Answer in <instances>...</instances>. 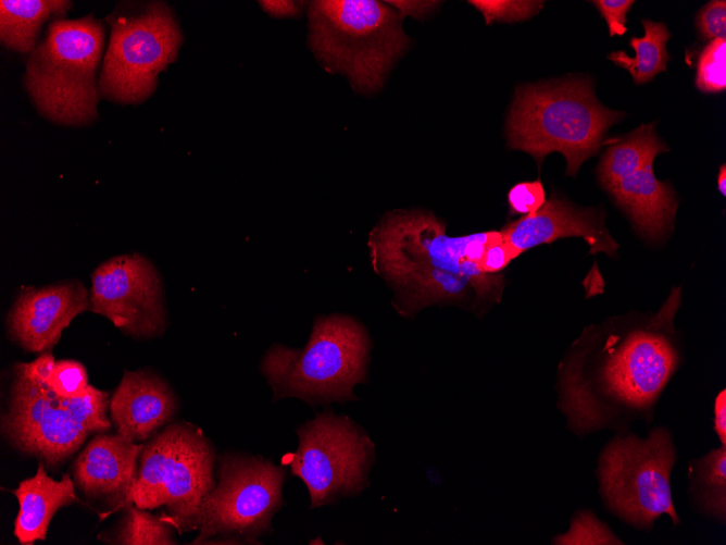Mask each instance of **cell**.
I'll use <instances>...</instances> for the list:
<instances>
[{
	"instance_id": "6da1fadb",
	"label": "cell",
	"mask_w": 726,
	"mask_h": 545,
	"mask_svg": "<svg viewBox=\"0 0 726 545\" xmlns=\"http://www.w3.org/2000/svg\"><path fill=\"white\" fill-rule=\"evenodd\" d=\"M678 290L643 322L588 330L562 361L558 406L578 437L604 429L626 432L637 420L651 422L680 360L673 329Z\"/></svg>"
},
{
	"instance_id": "7a4b0ae2",
	"label": "cell",
	"mask_w": 726,
	"mask_h": 545,
	"mask_svg": "<svg viewBox=\"0 0 726 545\" xmlns=\"http://www.w3.org/2000/svg\"><path fill=\"white\" fill-rule=\"evenodd\" d=\"M622 117V112L600 104L588 80L525 84L516 88L506 117V143L531 154L538 164L550 152L562 153L566 174L574 177Z\"/></svg>"
},
{
	"instance_id": "3957f363",
	"label": "cell",
	"mask_w": 726,
	"mask_h": 545,
	"mask_svg": "<svg viewBox=\"0 0 726 545\" xmlns=\"http://www.w3.org/2000/svg\"><path fill=\"white\" fill-rule=\"evenodd\" d=\"M371 338L365 327L345 314L315 319L302 348L273 344L261 362V372L273 391V400L293 397L309 405L354 400L353 388L366 381Z\"/></svg>"
},
{
	"instance_id": "277c9868",
	"label": "cell",
	"mask_w": 726,
	"mask_h": 545,
	"mask_svg": "<svg viewBox=\"0 0 726 545\" xmlns=\"http://www.w3.org/2000/svg\"><path fill=\"white\" fill-rule=\"evenodd\" d=\"M403 17L386 1H312L310 46L326 70L346 75L356 91L373 92L408 48Z\"/></svg>"
},
{
	"instance_id": "5b68a950",
	"label": "cell",
	"mask_w": 726,
	"mask_h": 545,
	"mask_svg": "<svg viewBox=\"0 0 726 545\" xmlns=\"http://www.w3.org/2000/svg\"><path fill=\"white\" fill-rule=\"evenodd\" d=\"M104 34L103 23L92 14L52 20L27 60L23 79L41 115L62 125H85L97 119L101 96L97 71Z\"/></svg>"
},
{
	"instance_id": "8992f818",
	"label": "cell",
	"mask_w": 726,
	"mask_h": 545,
	"mask_svg": "<svg viewBox=\"0 0 726 545\" xmlns=\"http://www.w3.org/2000/svg\"><path fill=\"white\" fill-rule=\"evenodd\" d=\"M501 236L489 231L448 236L446 224L418 210L387 213L370 234L372 265L388 283L420 268L438 269L467 280L478 301L499 300L501 274H486L480 260L487 245Z\"/></svg>"
},
{
	"instance_id": "52a82bcc",
	"label": "cell",
	"mask_w": 726,
	"mask_h": 545,
	"mask_svg": "<svg viewBox=\"0 0 726 545\" xmlns=\"http://www.w3.org/2000/svg\"><path fill=\"white\" fill-rule=\"evenodd\" d=\"M215 454L201 430L187 422L167 424L139 455L129 504L166 508L163 518L178 533L198 529L203 498L215 485Z\"/></svg>"
},
{
	"instance_id": "ba28073f",
	"label": "cell",
	"mask_w": 726,
	"mask_h": 545,
	"mask_svg": "<svg viewBox=\"0 0 726 545\" xmlns=\"http://www.w3.org/2000/svg\"><path fill=\"white\" fill-rule=\"evenodd\" d=\"M676 459L666 428H655L644 438L618 432L598 458L597 478L605 509L639 530H650L662 515L678 524L671 490Z\"/></svg>"
},
{
	"instance_id": "9c48e42d",
	"label": "cell",
	"mask_w": 726,
	"mask_h": 545,
	"mask_svg": "<svg viewBox=\"0 0 726 545\" xmlns=\"http://www.w3.org/2000/svg\"><path fill=\"white\" fill-rule=\"evenodd\" d=\"M286 471L261 456L225 454L218 479L203 498L192 544H258L284 505Z\"/></svg>"
},
{
	"instance_id": "30bf717a",
	"label": "cell",
	"mask_w": 726,
	"mask_h": 545,
	"mask_svg": "<svg viewBox=\"0 0 726 545\" xmlns=\"http://www.w3.org/2000/svg\"><path fill=\"white\" fill-rule=\"evenodd\" d=\"M109 22L111 36L99 77L100 95L120 103H140L155 90L159 73L175 61L182 30L162 1Z\"/></svg>"
},
{
	"instance_id": "8fae6325",
	"label": "cell",
	"mask_w": 726,
	"mask_h": 545,
	"mask_svg": "<svg viewBox=\"0 0 726 545\" xmlns=\"http://www.w3.org/2000/svg\"><path fill=\"white\" fill-rule=\"evenodd\" d=\"M297 434L299 445L289 466L304 482L311 508L356 496L368 486L375 445L354 420L325 409L299 426Z\"/></svg>"
},
{
	"instance_id": "7c38bea8",
	"label": "cell",
	"mask_w": 726,
	"mask_h": 545,
	"mask_svg": "<svg viewBox=\"0 0 726 545\" xmlns=\"http://www.w3.org/2000/svg\"><path fill=\"white\" fill-rule=\"evenodd\" d=\"M7 442L49 467L70 458L91 434L50 386H40L13 373L8 410L1 417Z\"/></svg>"
},
{
	"instance_id": "4fadbf2b",
	"label": "cell",
	"mask_w": 726,
	"mask_h": 545,
	"mask_svg": "<svg viewBox=\"0 0 726 545\" xmlns=\"http://www.w3.org/2000/svg\"><path fill=\"white\" fill-rule=\"evenodd\" d=\"M89 310L136 338L161 335L166 326L161 278L141 255H121L91 274Z\"/></svg>"
},
{
	"instance_id": "5bb4252c",
	"label": "cell",
	"mask_w": 726,
	"mask_h": 545,
	"mask_svg": "<svg viewBox=\"0 0 726 545\" xmlns=\"http://www.w3.org/2000/svg\"><path fill=\"white\" fill-rule=\"evenodd\" d=\"M89 309V293L79 281L21 290L7 318L10 338L30 352H46L71 321Z\"/></svg>"
},
{
	"instance_id": "9a60e30c",
	"label": "cell",
	"mask_w": 726,
	"mask_h": 545,
	"mask_svg": "<svg viewBox=\"0 0 726 545\" xmlns=\"http://www.w3.org/2000/svg\"><path fill=\"white\" fill-rule=\"evenodd\" d=\"M500 233L517 256L541 244L573 236L587 241L590 255L603 251L612 257L618 247L604 226L603 213L576 208L555 194L534 214L508 223Z\"/></svg>"
},
{
	"instance_id": "2e32d148",
	"label": "cell",
	"mask_w": 726,
	"mask_h": 545,
	"mask_svg": "<svg viewBox=\"0 0 726 545\" xmlns=\"http://www.w3.org/2000/svg\"><path fill=\"white\" fill-rule=\"evenodd\" d=\"M141 449L142 444L118 433L95 436L74 461L75 485L91 500L128 507Z\"/></svg>"
},
{
	"instance_id": "e0dca14e",
	"label": "cell",
	"mask_w": 726,
	"mask_h": 545,
	"mask_svg": "<svg viewBox=\"0 0 726 545\" xmlns=\"http://www.w3.org/2000/svg\"><path fill=\"white\" fill-rule=\"evenodd\" d=\"M178 408L168 384L151 371H125L110 400L117 433L132 442L150 439Z\"/></svg>"
},
{
	"instance_id": "ac0fdd59",
	"label": "cell",
	"mask_w": 726,
	"mask_h": 545,
	"mask_svg": "<svg viewBox=\"0 0 726 545\" xmlns=\"http://www.w3.org/2000/svg\"><path fill=\"white\" fill-rule=\"evenodd\" d=\"M609 191L643 237L660 239L671 230L677 208L675 193L655 177L653 161L621 179Z\"/></svg>"
},
{
	"instance_id": "d6986e66",
	"label": "cell",
	"mask_w": 726,
	"mask_h": 545,
	"mask_svg": "<svg viewBox=\"0 0 726 545\" xmlns=\"http://www.w3.org/2000/svg\"><path fill=\"white\" fill-rule=\"evenodd\" d=\"M12 492L20 507L13 533L22 545L45 540L54 513L77 500L71 475L64 474L57 481L47 474L42 462L34 476L22 481Z\"/></svg>"
},
{
	"instance_id": "ffe728a7",
	"label": "cell",
	"mask_w": 726,
	"mask_h": 545,
	"mask_svg": "<svg viewBox=\"0 0 726 545\" xmlns=\"http://www.w3.org/2000/svg\"><path fill=\"white\" fill-rule=\"evenodd\" d=\"M389 284L395 290V308L405 318L434 304L464 301L473 289L467 280L434 268L405 272Z\"/></svg>"
},
{
	"instance_id": "44dd1931",
	"label": "cell",
	"mask_w": 726,
	"mask_h": 545,
	"mask_svg": "<svg viewBox=\"0 0 726 545\" xmlns=\"http://www.w3.org/2000/svg\"><path fill=\"white\" fill-rule=\"evenodd\" d=\"M72 7L66 0H1V42L11 50L32 53L42 24L51 16H64Z\"/></svg>"
},
{
	"instance_id": "7402d4cb",
	"label": "cell",
	"mask_w": 726,
	"mask_h": 545,
	"mask_svg": "<svg viewBox=\"0 0 726 545\" xmlns=\"http://www.w3.org/2000/svg\"><path fill=\"white\" fill-rule=\"evenodd\" d=\"M667 150L668 147L658 137L653 124H643L608 148L598 166L599 181L611 190L621 179Z\"/></svg>"
},
{
	"instance_id": "603a6c76",
	"label": "cell",
	"mask_w": 726,
	"mask_h": 545,
	"mask_svg": "<svg viewBox=\"0 0 726 545\" xmlns=\"http://www.w3.org/2000/svg\"><path fill=\"white\" fill-rule=\"evenodd\" d=\"M688 493L698 512L725 524L726 446L690 461Z\"/></svg>"
},
{
	"instance_id": "cb8c5ba5",
	"label": "cell",
	"mask_w": 726,
	"mask_h": 545,
	"mask_svg": "<svg viewBox=\"0 0 726 545\" xmlns=\"http://www.w3.org/2000/svg\"><path fill=\"white\" fill-rule=\"evenodd\" d=\"M642 25L644 36L631 37L629 40V46L635 50L634 57L624 51H614L608 55L609 60L630 73L635 84H644L660 72H665L669 59L666 42L671 34L667 27L650 20H642Z\"/></svg>"
},
{
	"instance_id": "d4e9b609",
	"label": "cell",
	"mask_w": 726,
	"mask_h": 545,
	"mask_svg": "<svg viewBox=\"0 0 726 545\" xmlns=\"http://www.w3.org/2000/svg\"><path fill=\"white\" fill-rule=\"evenodd\" d=\"M114 532L112 544L171 545L176 544L174 530L163 517H157L138 507L128 506Z\"/></svg>"
},
{
	"instance_id": "484cf974",
	"label": "cell",
	"mask_w": 726,
	"mask_h": 545,
	"mask_svg": "<svg viewBox=\"0 0 726 545\" xmlns=\"http://www.w3.org/2000/svg\"><path fill=\"white\" fill-rule=\"evenodd\" d=\"M697 88L706 94L726 89V39H713L698 61Z\"/></svg>"
},
{
	"instance_id": "4316f807",
	"label": "cell",
	"mask_w": 726,
	"mask_h": 545,
	"mask_svg": "<svg viewBox=\"0 0 726 545\" xmlns=\"http://www.w3.org/2000/svg\"><path fill=\"white\" fill-rule=\"evenodd\" d=\"M553 544H623L590 511H579L574 516L569 530L556 536Z\"/></svg>"
},
{
	"instance_id": "83f0119b",
	"label": "cell",
	"mask_w": 726,
	"mask_h": 545,
	"mask_svg": "<svg viewBox=\"0 0 726 545\" xmlns=\"http://www.w3.org/2000/svg\"><path fill=\"white\" fill-rule=\"evenodd\" d=\"M481 12L486 24L491 22H521L525 21L539 12L543 1H489V0H470Z\"/></svg>"
},
{
	"instance_id": "f1b7e54d",
	"label": "cell",
	"mask_w": 726,
	"mask_h": 545,
	"mask_svg": "<svg viewBox=\"0 0 726 545\" xmlns=\"http://www.w3.org/2000/svg\"><path fill=\"white\" fill-rule=\"evenodd\" d=\"M85 367L76 360H59L50 379L51 389L61 397H74L88 386Z\"/></svg>"
},
{
	"instance_id": "f546056e",
	"label": "cell",
	"mask_w": 726,
	"mask_h": 545,
	"mask_svg": "<svg viewBox=\"0 0 726 545\" xmlns=\"http://www.w3.org/2000/svg\"><path fill=\"white\" fill-rule=\"evenodd\" d=\"M546 200V190L539 179L517 183L508 193L511 214L531 215Z\"/></svg>"
},
{
	"instance_id": "4dcf8cb0",
	"label": "cell",
	"mask_w": 726,
	"mask_h": 545,
	"mask_svg": "<svg viewBox=\"0 0 726 545\" xmlns=\"http://www.w3.org/2000/svg\"><path fill=\"white\" fill-rule=\"evenodd\" d=\"M697 26L704 38L726 39V2H708L698 13Z\"/></svg>"
},
{
	"instance_id": "1f68e13d",
	"label": "cell",
	"mask_w": 726,
	"mask_h": 545,
	"mask_svg": "<svg viewBox=\"0 0 726 545\" xmlns=\"http://www.w3.org/2000/svg\"><path fill=\"white\" fill-rule=\"evenodd\" d=\"M55 359L50 352H42L32 362H17L13 367V373L27 381L40 385L50 386V379L55 367Z\"/></svg>"
},
{
	"instance_id": "d6a6232c",
	"label": "cell",
	"mask_w": 726,
	"mask_h": 545,
	"mask_svg": "<svg viewBox=\"0 0 726 545\" xmlns=\"http://www.w3.org/2000/svg\"><path fill=\"white\" fill-rule=\"evenodd\" d=\"M609 26L610 36L624 35L627 32V13L634 0H596L592 1Z\"/></svg>"
},
{
	"instance_id": "836d02e7",
	"label": "cell",
	"mask_w": 726,
	"mask_h": 545,
	"mask_svg": "<svg viewBox=\"0 0 726 545\" xmlns=\"http://www.w3.org/2000/svg\"><path fill=\"white\" fill-rule=\"evenodd\" d=\"M516 257V252L501 235L487 245L479 265L486 274H499Z\"/></svg>"
},
{
	"instance_id": "e575fe53",
	"label": "cell",
	"mask_w": 726,
	"mask_h": 545,
	"mask_svg": "<svg viewBox=\"0 0 726 545\" xmlns=\"http://www.w3.org/2000/svg\"><path fill=\"white\" fill-rule=\"evenodd\" d=\"M393 7L401 15H410L412 17L422 18L433 12L440 3L439 1H386Z\"/></svg>"
},
{
	"instance_id": "d590c367",
	"label": "cell",
	"mask_w": 726,
	"mask_h": 545,
	"mask_svg": "<svg viewBox=\"0 0 726 545\" xmlns=\"http://www.w3.org/2000/svg\"><path fill=\"white\" fill-rule=\"evenodd\" d=\"M261 7L271 15L283 17V16H296L301 12L302 2L298 1H260Z\"/></svg>"
},
{
	"instance_id": "8d00e7d4",
	"label": "cell",
	"mask_w": 726,
	"mask_h": 545,
	"mask_svg": "<svg viewBox=\"0 0 726 545\" xmlns=\"http://www.w3.org/2000/svg\"><path fill=\"white\" fill-rule=\"evenodd\" d=\"M726 392H719L714 401V430L723 446H726Z\"/></svg>"
},
{
	"instance_id": "74e56055",
	"label": "cell",
	"mask_w": 726,
	"mask_h": 545,
	"mask_svg": "<svg viewBox=\"0 0 726 545\" xmlns=\"http://www.w3.org/2000/svg\"><path fill=\"white\" fill-rule=\"evenodd\" d=\"M725 164H723L719 169V173L717 176V188L718 191L725 196L726 195V169Z\"/></svg>"
}]
</instances>
